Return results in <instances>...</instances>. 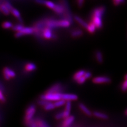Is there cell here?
Returning <instances> with one entry per match:
<instances>
[{"mask_svg": "<svg viewBox=\"0 0 127 127\" xmlns=\"http://www.w3.org/2000/svg\"><path fill=\"white\" fill-rule=\"evenodd\" d=\"M105 10V8L104 6H101L94 9L93 11L92 22L95 24L97 28H101L102 27V17Z\"/></svg>", "mask_w": 127, "mask_h": 127, "instance_id": "obj_1", "label": "cell"}, {"mask_svg": "<svg viewBox=\"0 0 127 127\" xmlns=\"http://www.w3.org/2000/svg\"><path fill=\"white\" fill-rule=\"evenodd\" d=\"M63 93H52V94H46L41 95L40 99L48 101H55L60 100L62 99V95Z\"/></svg>", "mask_w": 127, "mask_h": 127, "instance_id": "obj_2", "label": "cell"}, {"mask_svg": "<svg viewBox=\"0 0 127 127\" xmlns=\"http://www.w3.org/2000/svg\"><path fill=\"white\" fill-rule=\"evenodd\" d=\"M70 22L69 21V20H61V21H49L47 22V25L50 28H54L56 27H68L70 26Z\"/></svg>", "mask_w": 127, "mask_h": 127, "instance_id": "obj_3", "label": "cell"}, {"mask_svg": "<svg viewBox=\"0 0 127 127\" xmlns=\"http://www.w3.org/2000/svg\"><path fill=\"white\" fill-rule=\"evenodd\" d=\"M35 112V108L34 105H31L26 110V119L28 121H31Z\"/></svg>", "mask_w": 127, "mask_h": 127, "instance_id": "obj_4", "label": "cell"}, {"mask_svg": "<svg viewBox=\"0 0 127 127\" xmlns=\"http://www.w3.org/2000/svg\"><path fill=\"white\" fill-rule=\"evenodd\" d=\"M34 32V29L31 27H24V28L19 32H17L15 34V37L16 38H19L24 35L32 34Z\"/></svg>", "mask_w": 127, "mask_h": 127, "instance_id": "obj_5", "label": "cell"}, {"mask_svg": "<svg viewBox=\"0 0 127 127\" xmlns=\"http://www.w3.org/2000/svg\"><path fill=\"white\" fill-rule=\"evenodd\" d=\"M62 86L60 84H56L55 85L51 86L50 88L48 90L46 94H52V93H62Z\"/></svg>", "mask_w": 127, "mask_h": 127, "instance_id": "obj_6", "label": "cell"}, {"mask_svg": "<svg viewBox=\"0 0 127 127\" xmlns=\"http://www.w3.org/2000/svg\"><path fill=\"white\" fill-rule=\"evenodd\" d=\"M93 82L96 84L100 83H109L111 82V79L108 77L99 76L96 77L93 79Z\"/></svg>", "mask_w": 127, "mask_h": 127, "instance_id": "obj_7", "label": "cell"}, {"mask_svg": "<svg viewBox=\"0 0 127 127\" xmlns=\"http://www.w3.org/2000/svg\"><path fill=\"white\" fill-rule=\"evenodd\" d=\"M3 74L4 78L9 80L11 77H14L15 76V73L14 71L10 69L8 67H5L3 70Z\"/></svg>", "mask_w": 127, "mask_h": 127, "instance_id": "obj_8", "label": "cell"}, {"mask_svg": "<svg viewBox=\"0 0 127 127\" xmlns=\"http://www.w3.org/2000/svg\"><path fill=\"white\" fill-rule=\"evenodd\" d=\"M62 99L66 101H71L76 100L78 99L77 95L71 94H62Z\"/></svg>", "mask_w": 127, "mask_h": 127, "instance_id": "obj_9", "label": "cell"}, {"mask_svg": "<svg viewBox=\"0 0 127 127\" xmlns=\"http://www.w3.org/2000/svg\"><path fill=\"white\" fill-rule=\"evenodd\" d=\"M79 108L83 111V112H84L86 115H87V116H91V115H92V112H91V111L87 108L84 104H83V103H79Z\"/></svg>", "mask_w": 127, "mask_h": 127, "instance_id": "obj_10", "label": "cell"}, {"mask_svg": "<svg viewBox=\"0 0 127 127\" xmlns=\"http://www.w3.org/2000/svg\"><path fill=\"white\" fill-rule=\"evenodd\" d=\"M43 37L46 39H50L53 36L52 32H51V30L50 28H46L44 30L43 33Z\"/></svg>", "mask_w": 127, "mask_h": 127, "instance_id": "obj_11", "label": "cell"}, {"mask_svg": "<svg viewBox=\"0 0 127 127\" xmlns=\"http://www.w3.org/2000/svg\"><path fill=\"white\" fill-rule=\"evenodd\" d=\"M74 19L78 23L80 24L81 25H82L83 27L87 29V28H88L89 25L87 24L86 22H85L83 19H82L80 17H79L78 16H75Z\"/></svg>", "mask_w": 127, "mask_h": 127, "instance_id": "obj_12", "label": "cell"}, {"mask_svg": "<svg viewBox=\"0 0 127 127\" xmlns=\"http://www.w3.org/2000/svg\"><path fill=\"white\" fill-rule=\"evenodd\" d=\"M85 73H86V71L84 70H79L78 71H77V73H75V75H74V77H73L74 79V80L77 81L78 79H79L81 77H82L83 76H84Z\"/></svg>", "mask_w": 127, "mask_h": 127, "instance_id": "obj_13", "label": "cell"}, {"mask_svg": "<svg viewBox=\"0 0 127 127\" xmlns=\"http://www.w3.org/2000/svg\"><path fill=\"white\" fill-rule=\"evenodd\" d=\"M74 121V117L73 116H70L68 118L65 119L64 122V126L65 127H67L70 126Z\"/></svg>", "mask_w": 127, "mask_h": 127, "instance_id": "obj_14", "label": "cell"}, {"mask_svg": "<svg viewBox=\"0 0 127 127\" xmlns=\"http://www.w3.org/2000/svg\"><path fill=\"white\" fill-rule=\"evenodd\" d=\"M53 10L55 11V12L59 14H62L64 12V6L61 4H55V6Z\"/></svg>", "mask_w": 127, "mask_h": 127, "instance_id": "obj_15", "label": "cell"}, {"mask_svg": "<svg viewBox=\"0 0 127 127\" xmlns=\"http://www.w3.org/2000/svg\"><path fill=\"white\" fill-rule=\"evenodd\" d=\"M93 115L95 117L99 118H101L103 119H108V116H107V114H106L104 113L98 112V111H95V112H94Z\"/></svg>", "mask_w": 127, "mask_h": 127, "instance_id": "obj_16", "label": "cell"}, {"mask_svg": "<svg viewBox=\"0 0 127 127\" xmlns=\"http://www.w3.org/2000/svg\"><path fill=\"white\" fill-rule=\"evenodd\" d=\"M36 68H37V67L33 63L28 64H27L25 67V69H26V70L28 71L34 70L36 69Z\"/></svg>", "mask_w": 127, "mask_h": 127, "instance_id": "obj_17", "label": "cell"}, {"mask_svg": "<svg viewBox=\"0 0 127 127\" xmlns=\"http://www.w3.org/2000/svg\"><path fill=\"white\" fill-rule=\"evenodd\" d=\"M11 12L15 16V17H17L19 21L20 22H21V23H23L22 19V18L21 17L20 14V12H19L18 10H17V9H14V8H13V9L11 11Z\"/></svg>", "mask_w": 127, "mask_h": 127, "instance_id": "obj_18", "label": "cell"}, {"mask_svg": "<svg viewBox=\"0 0 127 127\" xmlns=\"http://www.w3.org/2000/svg\"><path fill=\"white\" fill-rule=\"evenodd\" d=\"M96 26H95V24L93 22H91L90 24L89 25L88 28H87V30H88L90 33H93L95 32V30H96Z\"/></svg>", "mask_w": 127, "mask_h": 127, "instance_id": "obj_19", "label": "cell"}, {"mask_svg": "<svg viewBox=\"0 0 127 127\" xmlns=\"http://www.w3.org/2000/svg\"><path fill=\"white\" fill-rule=\"evenodd\" d=\"M95 56H96V58L97 62L100 63H102L103 59V55L101 51L99 50L97 51L96 52V54H95Z\"/></svg>", "mask_w": 127, "mask_h": 127, "instance_id": "obj_20", "label": "cell"}, {"mask_svg": "<svg viewBox=\"0 0 127 127\" xmlns=\"http://www.w3.org/2000/svg\"><path fill=\"white\" fill-rule=\"evenodd\" d=\"M0 10L5 15H9L10 11L7 9V8L3 4H1L0 5Z\"/></svg>", "mask_w": 127, "mask_h": 127, "instance_id": "obj_21", "label": "cell"}, {"mask_svg": "<svg viewBox=\"0 0 127 127\" xmlns=\"http://www.w3.org/2000/svg\"><path fill=\"white\" fill-rule=\"evenodd\" d=\"M66 101L61 99V100H60L55 102L54 103V105H55V107H60V106H62L66 104Z\"/></svg>", "mask_w": 127, "mask_h": 127, "instance_id": "obj_22", "label": "cell"}, {"mask_svg": "<svg viewBox=\"0 0 127 127\" xmlns=\"http://www.w3.org/2000/svg\"><path fill=\"white\" fill-rule=\"evenodd\" d=\"M2 26L3 28H5V29H9V28H12L13 27L12 23L9 21H6V22H3L2 23Z\"/></svg>", "mask_w": 127, "mask_h": 127, "instance_id": "obj_23", "label": "cell"}, {"mask_svg": "<svg viewBox=\"0 0 127 127\" xmlns=\"http://www.w3.org/2000/svg\"><path fill=\"white\" fill-rule=\"evenodd\" d=\"M55 108V106L54 105V103H53L51 102H49L48 104L46 105L45 106H44V109L46 110L49 111V110H51L54 109Z\"/></svg>", "mask_w": 127, "mask_h": 127, "instance_id": "obj_24", "label": "cell"}, {"mask_svg": "<svg viewBox=\"0 0 127 127\" xmlns=\"http://www.w3.org/2000/svg\"><path fill=\"white\" fill-rule=\"evenodd\" d=\"M83 34V32L81 30H76L73 31L71 33V36L73 37H77L81 36Z\"/></svg>", "mask_w": 127, "mask_h": 127, "instance_id": "obj_25", "label": "cell"}, {"mask_svg": "<svg viewBox=\"0 0 127 127\" xmlns=\"http://www.w3.org/2000/svg\"><path fill=\"white\" fill-rule=\"evenodd\" d=\"M23 28H24V27L22 25H17L14 26L12 29L13 31H17V32H19L21 30H22Z\"/></svg>", "mask_w": 127, "mask_h": 127, "instance_id": "obj_26", "label": "cell"}, {"mask_svg": "<svg viewBox=\"0 0 127 127\" xmlns=\"http://www.w3.org/2000/svg\"><path fill=\"white\" fill-rule=\"evenodd\" d=\"M55 118L57 119V120H59V119H62L63 118L65 119L64 111H63V112H61L57 113L55 116Z\"/></svg>", "mask_w": 127, "mask_h": 127, "instance_id": "obj_27", "label": "cell"}, {"mask_svg": "<svg viewBox=\"0 0 127 127\" xmlns=\"http://www.w3.org/2000/svg\"><path fill=\"white\" fill-rule=\"evenodd\" d=\"M3 4L4 5H5L7 8V9L9 10L10 12L13 9V7H12V6L11 5V3H10L9 1H4Z\"/></svg>", "mask_w": 127, "mask_h": 127, "instance_id": "obj_28", "label": "cell"}, {"mask_svg": "<svg viewBox=\"0 0 127 127\" xmlns=\"http://www.w3.org/2000/svg\"><path fill=\"white\" fill-rule=\"evenodd\" d=\"M49 101H48L46 100H40L38 101V104H39L41 106H45L46 105H47L48 103H49Z\"/></svg>", "mask_w": 127, "mask_h": 127, "instance_id": "obj_29", "label": "cell"}, {"mask_svg": "<svg viewBox=\"0 0 127 127\" xmlns=\"http://www.w3.org/2000/svg\"><path fill=\"white\" fill-rule=\"evenodd\" d=\"M70 110H71V101H66L65 111L67 112L70 113Z\"/></svg>", "mask_w": 127, "mask_h": 127, "instance_id": "obj_30", "label": "cell"}, {"mask_svg": "<svg viewBox=\"0 0 127 127\" xmlns=\"http://www.w3.org/2000/svg\"><path fill=\"white\" fill-rule=\"evenodd\" d=\"M45 5H46L48 7H49V8H50V9H54L55 6V4L54 3H53V2H51V1H46Z\"/></svg>", "mask_w": 127, "mask_h": 127, "instance_id": "obj_31", "label": "cell"}, {"mask_svg": "<svg viewBox=\"0 0 127 127\" xmlns=\"http://www.w3.org/2000/svg\"><path fill=\"white\" fill-rule=\"evenodd\" d=\"M121 89L123 91H126L127 90V79H126L122 84Z\"/></svg>", "mask_w": 127, "mask_h": 127, "instance_id": "obj_32", "label": "cell"}, {"mask_svg": "<svg viewBox=\"0 0 127 127\" xmlns=\"http://www.w3.org/2000/svg\"><path fill=\"white\" fill-rule=\"evenodd\" d=\"M86 79L85 78L84 76H83V77H81L79 79H78V80L77 81V83H78V84H83V83H84L85 82Z\"/></svg>", "mask_w": 127, "mask_h": 127, "instance_id": "obj_33", "label": "cell"}, {"mask_svg": "<svg viewBox=\"0 0 127 127\" xmlns=\"http://www.w3.org/2000/svg\"><path fill=\"white\" fill-rule=\"evenodd\" d=\"M125 1L124 0H115V1H113V3L114 4V5H118L120 4V3H124Z\"/></svg>", "mask_w": 127, "mask_h": 127, "instance_id": "obj_34", "label": "cell"}, {"mask_svg": "<svg viewBox=\"0 0 127 127\" xmlns=\"http://www.w3.org/2000/svg\"><path fill=\"white\" fill-rule=\"evenodd\" d=\"M85 78L86 79H87V78H90L91 76H92V74H91V72H90V71H87V72L85 73L84 76Z\"/></svg>", "mask_w": 127, "mask_h": 127, "instance_id": "obj_35", "label": "cell"}, {"mask_svg": "<svg viewBox=\"0 0 127 127\" xmlns=\"http://www.w3.org/2000/svg\"><path fill=\"white\" fill-rule=\"evenodd\" d=\"M30 126V127H38L37 124L33 121H31Z\"/></svg>", "mask_w": 127, "mask_h": 127, "instance_id": "obj_36", "label": "cell"}, {"mask_svg": "<svg viewBox=\"0 0 127 127\" xmlns=\"http://www.w3.org/2000/svg\"><path fill=\"white\" fill-rule=\"evenodd\" d=\"M0 100L2 102H4L5 101V98L4 97L3 95V93L2 91H0Z\"/></svg>", "mask_w": 127, "mask_h": 127, "instance_id": "obj_37", "label": "cell"}, {"mask_svg": "<svg viewBox=\"0 0 127 127\" xmlns=\"http://www.w3.org/2000/svg\"><path fill=\"white\" fill-rule=\"evenodd\" d=\"M84 1H83V0H79V1H78V5L79 7H81L83 5V3H84Z\"/></svg>", "mask_w": 127, "mask_h": 127, "instance_id": "obj_38", "label": "cell"}, {"mask_svg": "<svg viewBox=\"0 0 127 127\" xmlns=\"http://www.w3.org/2000/svg\"><path fill=\"white\" fill-rule=\"evenodd\" d=\"M36 2L39 3H41V4H45L46 1H42V0H38V1H36Z\"/></svg>", "mask_w": 127, "mask_h": 127, "instance_id": "obj_39", "label": "cell"}, {"mask_svg": "<svg viewBox=\"0 0 127 127\" xmlns=\"http://www.w3.org/2000/svg\"><path fill=\"white\" fill-rule=\"evenodd\" d=\"M0 91H3V84H2V83H1V85H0Z\"/></svg>", "mask_w": 127, "mask_h": 127, "instance_id": "obj_40", "label": "cell"}, {"mask_svg": "<svg viewBox=\"0 0 127 127\" xmlns=\"http://www.w3.org/2000/svg\"><path fill=\"white\" fill-rule=\"evenodd\" d=\"M125 113H126V115H127V109L126 110V112H125Z\"/></svg>", "mask_w": 127, "mask_h": 127, "instance_id": "obj_41", "label": "cell"}, {"mask_svg": "<svg viewBox=\"0 0 127 127\" xmlns=\"http://www.w3.org/2000/svg\"><path fill=\"white\" fill-rule=\"evenodd\" d=\"M125 78H126V79H127V74L126 75V76H125Z\"/></svg>", "mask_w": 127, "mask_h": 127, "instance_id": "obj_42", "label": "cell"}]
</instances>
